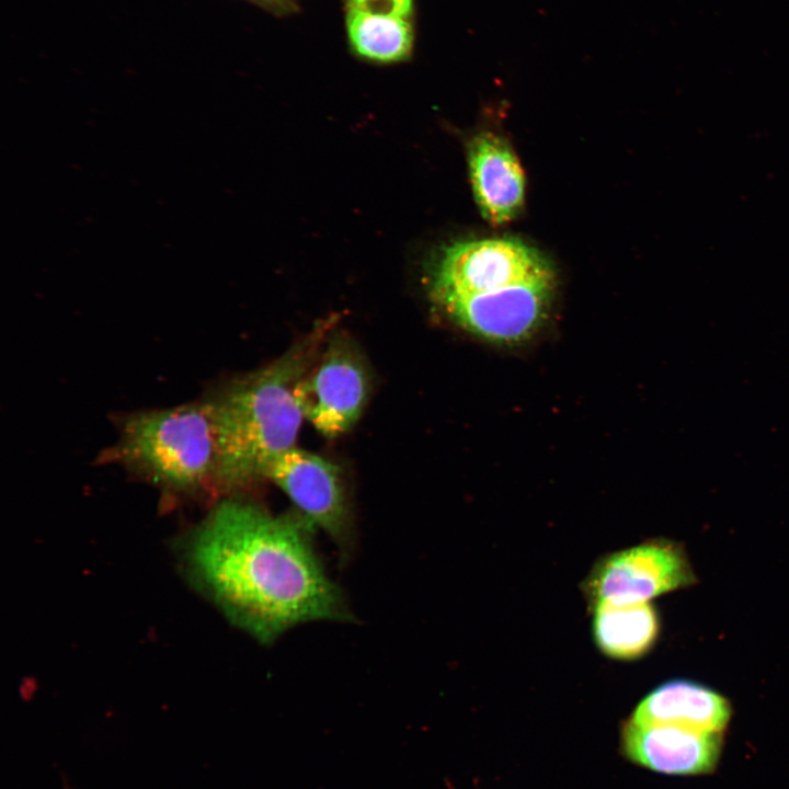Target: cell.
Returning <instances> with one entry per match:
<instances>
[{
    "label": "cell",
    "instance_id": "6da1fadb",
    "mask_svg": "<svg viewBox=\"0 0 789 789\" xmlns=\"http://www.w3.org/2000/svg\"><path fill=\"white\" fill-rule=\"evenodd\" d=\"M313 529L297 511L274 515L230 499L197 530L191 559L228 616L267 644L300 624L351 618L315 550Z\"/></svg>",
    "mask_w": 789,
    "mask_h": 789
},
{
    "label": "cell",
    "instance_id": "7a4b0ae2",
    "mask_svg": "<svg viewBox=\"0 0 789 789\" xmlns=\"http://www.w3.org/2000/svg\"><path fill=\"white\" fill-rule=\"evenodd\" d=\"M432 295L469 333L493 343L527 340L547 317L554 276L534 248L515 239L455 243L441 255Z\"/></svg>",
    "mask_w": 789,
    "mask_h": 789
},
{
    "label": "cell",
    "instance_id": "3957f363",
    "mask_svg": "<svg viewBox=\"0 0 789 789\" xmlns=\"http://www.w3.org/2000/svg\"><path fill=\"white\" fill-rule=\"evenodd\" d=\"M329 324H320L264 368L210 396L217 433V487L242 488L266 478L294 447L304 418L296 389L317 358Z\"/></svg>",
    "mask_w": 789,
    "mask_h": 789
},
{
    "label": "cell",
    "instance_id": "277c9868",
    "mask_svg": "<svg viewBox=\"0 0 789 789\" xmlns=\"http://www.w3.org/2000/svg\"><path fill=\"white\" fill-rule=\"evenodd\" d=\"M107 456L168 491L217 487V433L209 401L124 415Z\"/></svg>",
    "mask_w": 789,
    "mask_h": 789
},
{
    "label": "cell",
    "instance_id": "5b68a950",
    "mask_svg": "<svg viewBox=\"0 0 789 789\" xmlns=\"http://www.w3.org/2000/svg\"><path fill=\"white\" fill-rule=\"evenodd\" d=\"M301 378L296 396L306 418L322 435L338 437L362 415L370 390L367 364L350 338L332 336Z\"/></svg>",
    "mask_w": 789,
    "mask_h": 789
},
{
    "label": "cell",
    "instance_id": "8992f818",
    "mask_svg": "<svg viewBox=\"0 0 789 789\" xmlns=\"http://www.w3.org/2000/svg\"><path fill=\"white\" fill-rule=\"evenodd\" d=\"M266 478L288 495L297 512L333 541L343 559L348 558L355 542L354 524L336 465L293 447L273 462Z\"/></svg>",
    "mask_w": 789,
    "mask_h": 789
},
{
    "label": "cell",
    "instance_id": "52a82bcc",
    "mask_svg": "<svg viewBox=\"0 0 789 789\" xmlns=\"http://www.w3.org/2000/svg\"><path fill=\"white\" fill-rule=\"evenodd\" d=\"M684 552L666 541L645 542L599 560L585 583L592 605L647 603L663 593L691 584Z\"/></svg>",
    "mask_w": 789,
    "mask_h": 789
},
{
    "label": "cell",
    "instance_id": "ba28073f",
    "mask_svg": "<svg viewBox=\"0 0 789 789\" xmlns=\"http://www.w3.org/2000/svg\"><path fill=\"white\" fill-rule=\"evenodd\" d=\"M622 754L632 763L667 775H697L714 769L721 753L720 732L674 724L624 722Z\"/></svg>",
    "mask_w": 789,
    "mask_h": 789
},
{
    "label": "cell",
    "instance_id": "9c48e42d",
    "mask_svg": "<svg viewBox=\"0 0 789 789\" xmlns=\"http://www.w3.org/2000/svg\"><path fill=\"white\" fill-rule=\"evenodd\" d=\"M468 161L482 216L493 225L515 218L524 205L525 178L510 145L493 133L479 134L470 144Z\"/></svg>",
    "mask_w": 789,
    "mask_h": 789
},
{
    "label": "cell",
    "instance_id": "30bf717a",
    "mask_svg": "<svg viewBox=\"0 0 789 789\" xmlns=\"http://www.w3.org/2000/svg\"><path fill=\"white\" fill-rule=\"evenodd\" d=\"M730 716V705L721 695L702 685L675 679L648 694L629 720L639 724H674L721 733Z\"/></svg>",
    "mask_w": 789,
    "mask_h": 789
},
{
    "label": "cell",
    "instance_id": "8fae6325",
    "mask_svg": "<svg viewBox=\"0 0 789 789\" xmlns=\"http://www.w3.org/2000/svg\"><path fill=\"white\" fill-rule=\"evenodd\" d=\"M593 607V636L605 655L632 660L653 645L659 633V620L650 604H596Z\"/></svg>",
    "mask_w": 789,
    "mask_h": 789
},
{
    "label": "cell",
    "instance_id": "7c38bea8",
    "mask_svg": "<svg viewBox=\"0 0 789 789\" xmlns=\"http://www.w3.org/2000/svg\"><path fill=\"white\" fill-rule=\"evenodd\" d=\"M346 25L353 48L368 59L396 61L411 52L413 36L409 18L348 8Z\"/></svg>",
    "mask_w": 789,
    "mask_h": 789
},
{
    "label": "cell",
    "instance_id": "4fadbf2b",
    "mask_svg": "<svg viewBox=\"0 0 789 789\" xmlns=\"http://www.w3.org/2000/svg\"><path fill=\"white\" fill-rule=\"evenodd\" d=\"M348 8L370 13L410 18L412 0H347Z\"/></svg>",
    "mask_w": 789,
    "mask_h": 789
}]
</instances>
